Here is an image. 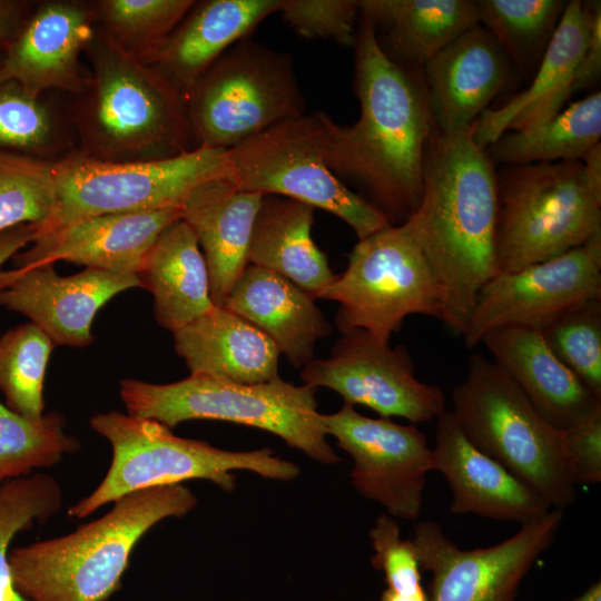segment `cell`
<instances>
[{"instance_id": "b9f144b4", "label": "cell", "mask_w": 601, "mask_h": 601, "mask_svg": "<svg viewBox=\"0 0 601 601\" xmlns=\"http://www.w3.org/2000/svg\"><path fill=\"white\" fill-rule=\"evenodd\" d=\"M569 472L574 485L601 482V415L563 432Z\"/></svg>"}, {"instance_id": "ba28073f", "label": "cell", "mask_w": 601, "mask_h": 601, "mask_svg": "<svg viewBox=\"0 0 601 601\" xmlns=\"http://www.w3.org/2000/svg\"><path fill=\"white\" fill-rule=\"evenodd\" d=\"M56 203L33 227L50 233L87 218L180 208L188 193L215 178H231L228 149L197 146L169 157L105 161L79 150L53 162Z\"/></svg>"}, {"instance_id": "7c38bea8", "label": "cell", "mask_w": 601, "mask_h": 601, "mask_svg": "<svg viewBox=\"0 0 601 601\" xmlns=\"http://www.w3.org/2000/svg\"><path fill=\"white\" fill-rule=\"evenodd\" d=\"M319 299L339 304L342 334L363 329L386 344L407 316L441 321L443 308L442 288L406 223L359 239Z\"/></svg>"}, {"instance_id": "f6af8a7d", "label": "cell", "mask_w": 601, "mask_h": 601, "mask_svg": "<svg viewBox=\"0 0 601 601\" xmlns=\"http://www.w3.org/2000/svg\"><path fill=\"white\" fill-rule=\"evenodd\" d=\"M35 229L31 225H21L0 233V267L33 239Z\"/></svg>"}, {"instance_id": "8992f818", "label": "cell", "mask_w": 601, "mask_h": 601, "mask_svg": "<svg viewBox=\"0 0 601 601\" xmlns=\"http://www.w3.org/2000/svg\"><path fill=\"white\" fill-rule=\"evenodd\" d=\"M90 426L110 443L112 457L98 486L69 508L68 514L75 519H83L129 493L189 480H207L230 492L236 486V470L280 481H292L299 474L296 464L276 456L269 447L221 450L176 436L156 421L117 411L93 415Z\"/></svg>"}, {"instance_id": "d4e9b609", "label": "cell", "mask_w": 601, "mask_h": 601, "mask_svg": "<svg viewBox=\"0 0 601 601\" xmlns=\"http://www.w3.org/2000/svg\"><path fill=\"white\" fill-rule=\"evenodd\" d=\"M221 307L263 332L296 368L311 362L316 343L333 332L312 296L285 277L252 264Z\"/></svg>"}, {"instance_id": "e0dca14e", "label": "cell", "mask_w": 601, "mask_h": 601, "mask_svg": "<svg viewBox=\"0 0 601 601\" xmlns=\"http://www.w3.org/2000/svg\"><path fill=\"white\" fill-rule=\"evenodd\" d=\"M142 287L138 275L86 268L59 276L53 264L0 270V306L31 319L53 344L83 347L97 312L114 296Z\"/></svg>"}, {"instance_id": "ac0fdd59", "label": "cell", "mask_w": 601, "mask_h": 601, "mask_svg": "<svg viewBox=\"0 0 601 601\" xmlns=\"http://www.w3.org/2000/svg\"><path fill=\"white\" fill-rule=\"evenodd\" d=\"M95 29L93 3L40 2L3 50L0 82L13 81L38 98L52 89L80 95L90 81L82 72L80 56Z\"/></svg>"}, {"instance_id": "4316f807", "label": "cell", "mask_w": 601, "mask_h": 601, "mask_svg": "<svg viewBox=\"0 0 601 601\" xmlns=\"http://www.w3.org/2000/svg\"><path fill=\"white\" fill-rule=\"evenodd\" d=\"M173 335L175 351L190 374L239 384L266 383L279 376L277 346L225 307L214 306Z\"/></svg>"}, {"instance_id": "5bb4252c", "label": "cell", "mask_w": 601, "mask_h": 601, "mask_svg": "<svg viewBox=\"0 0 601 601\" xmlns=\"http://www.w3.org/2000/svg\"><path fill=\"white\" fill-rule=\"evenodd\" d=\"M300 378L311 387H327L345 404L364 405L382 417H403L412 424L430 422L446 411L437 385L421 382L403 345L391 347L363 329L342 334L327 358L302 367Z\"/></svg>"}, {"instance_id": "836d02e7", "label": "cell", "mask_w": 601, "mask_h": 601, "mask_svg": "<svg viewBox=\"0 0 601 601\" xmlns=\"http://www.w3.org/2000/svg\"><path fill=\"white\" fill-rule=\"evenodd\" d=\"M193 0H99L96 26L122 50L151 65Z\"/></svg>"}, {"instance_id": "f1b7e54d", "label": "cell", "mask_w": 601, "mask_h": 601, "mask_svg": "<svg viewBox=\"0 0 601 601\" xmlns=\"http://www.w3.org/2000/svg\"><path fill=\"white\" fill-rule=\"evenodd\" d=\"M314 207L265 195L253 226L248 264L269 269L319 299L336 274L312 237Z\"/></svg>"}, {"instance_id": "d6986e66", "label": "cell", "mask_w": 601, "mask_h": 601, "mask_svg": "<svg viewBox=\"0 0 601 601\" xmlns=\"http://www.w3.org/2000/svg\"><path fill=\"white\" fill-rule=\"evenodd\" d=\"M512 67L501 45L480 23L441 49L421 68L435 129L469 130L506 87Z\"/></svg>"}, {"instance_id": "7bdbcfd3", "label": "cell", "mask_w": 601, "mask_h": 601, "mask_svg": "<svg viewBox=\"0 0 601 601\" xmlns=\"http://www.w3.org/2000/svg\"><path fill=\"white\" fill-rule=\"evenodd\" d=\"M588 9L587 42L575 70L572 95L593 88L601 77V1H585Z\"/></svg>"}, {"instance_id": "e575fe53", "label": "cell", "mask_w": 601, "mask_h": 601, "mask_svg": "<svg viewBox=\"0 0 601 601\" xmlns=\"http://www.w3.org/2000/svg\"><path fill=\"white\" fill-rule=\"evenodd\" d=\"M55 344L33 323L8 331L0 338V390L7 406L32 420L43 415V382Z\"/></svg>"}, {"instance_id": "5b68a950", "label": "cell", "mask_w": 601, "mask_h": 601, "mask_svg": "<svg viewBox=\"0 0 601 601\" xmlns=\"http://www.w3.org/2000/svg\"><path fill=\"white\" fill-rule=\"evenodd\" d=\"M315 393L314 387L295 385L279 376L259 384L203 374L168 384L134 378L120 382V397L131 416L156 421L169 430L189 420L252 426L279 436L319 463L335 464L341 459L326 441Z\"/></svg>"}, {"instance_id": "44dd1931", "label": "cell", "mask_w": 601, "mask_h": 601, "mask_svg": "<svg viewBox=\"0 0 601 601\" xmlns=\"http://www.w3.org/2000/svg\"><path fill=\"white\" fill-rule=\"evenodd\" d=\"M181 218L180 208L108 214L36 236L13 258L17 268L66 260L87 268L138 275L158 235Z\"/></svg>"}, {"instance_id": "277c9868", "label": "cell", "mask_w": 601, "mask_h": 601, "mask_svg": "<svg viewBox=\"0 0 601 601\" xmlns=\"http://www.w3.org/2000/svg\"><path fill=\"white\" fill-rule=\"evenodd\" d=\"M85 52L92 72L72 111L81 154L134 161L189 149L185 96L156 67L122 50L97 26Z\"/></svg>"}, {"instance_id": "74e56055", "label": "cell", "mask_w": 601, "mask_h": 601, "mask_svg": "<svg viewBox=\"0 0 601 601\" xmlns=\"http://www.w3.org/2000/svg\"><path fill=\"white\" fill-rule=\"evenodd\" d=\"M539 331L552 353L601 397V298L569 307Z\"/></svg>"}, {"instance_id": "60d3db41", "label": "cell", "mask_w": 601, "mask_h": 601, "mask_svg": "<svg viewBox=\"0 0 601 601\" xmlns=\"http://www.w3.org/2000/svg\"><path fill=\"white\" fill-rule=\"evenodd\" d=\"M277 12L302 37L354 46L359 16L355 0H279Z\"/></svg>"}, {"instance_id": "7dc6e473", "label": "cell", "mask_w": 601, "mask_h": 601, "mask_svg": "<svg viewBox=\"0 0 601 601\" xmlns=\"http://www.w3.org/2000/svg\"><path fill=\"white\" fill-rule=\"evenodd\" d=\"M380 601H430V599L426 593L415 597H402L385 589L381 594Z\"/></svg>"}, {"instance_id": "cb8c5ba5", "label": "cell", "mask_w": 601, "mask_h": 601, "mask_svg": "<svg viewBox=\"0 0 601 601\" xmlns=\"http://www.w3.org/2000/svg\"><path fill=\"white\" fill-rule=\"evenodd\" d=\"M588 36L585 1L571 0L532 76V82L506 104L486 109L472 126L482 149L506 131L538 126L556 115L572 96V83Z\"/></svg>"}, {"instance_id": "d590c367", "label": "cell", "mask_w": 601, "mask_h": 601, "mask_svg": "<svg viewBox=\"0 0 601 601\" xmlns=\"http://www.w3.org/2000/svg\"><path fill=\"white\" fill-rule=\"evenodd\" d=\"M61 505V486L49 474L35 473L0 485V601H29L13 584L10 543L19 532L47 522Z\"/></svg>"}, {"instance_id": "6da1fadb", "label": "cell", "mask_w": 601, "mask_h": 601, "mask_svg": "<svg viewBox=\"0 0 601 601\" xmlns=\"http://www.w3.org/2000/svg\"><path fill=\"white\" fill-rule=\"evenodd\" d=\"M354 42V90L359 118L335 124L326 161L329 169L378 208L393 225L416 210L423 190V161L433 124L421 69L391 60L372 24L358 16Z\"/></svg>"}, {"instance_id": "9c48e42d", "label": "cell", "mask_w": 601, "mask_h": 601, "mask_svg": "<svg viewBox=\"0 0 601 601\" xmlns=\"http://www.w3.org/2000/svg\"><path fill=\"white\" fill-rule=\"evenodd\" d=\"M495 174L499 273L559 256L601 233V203L581 160L503 165Z\"/></svg>"}, {"instance_id": "d6a6232c", "label": "cell", "mask_w": 601, "mask_h": 601, "mask_svg": "<svg viewBox=\"0 0 601 601\" xmlns=\"http://www.w3.org/2000/svg\"><path fill=\"white\" fill-rule=\"evenodd\" d=\"M65 428L66 418L60 413L32 420L0 402V485L53 466L78 452L79 440Z\"/></svg>"}, {"instance_id": "3957f363", "label": "cell", "mask_w": 601, "mask_h": 601, "mask_svg": "<svg viewBox=\"0 0 601 601\" xmlns=\"http://www.w3.org/2000/svg\"><path fill=\"white\" fill-rule=\"evenodd\" d=\"M197 504L183 484L139 490L114 502L101 518L71 533L9 552L16 589L29 601H107L121 588L132 550L167 518Z\"/></svg>"}, {"instance_id": "2e32d148", "label": "cell", "mask_w": 601, "mask_h": 601, "mask_svg": "<svg viewBox=\"0 0 601 601\" xmlns=\"http://www.w3.org/2000/svg\"><path fill=\"white\" fill-rule=\"evenodd\" d=\"M323 418L327 434L353 459L351 479L357 492L393 518L417 520L426 476L433 471L425 434L414 424L364 416L345 403Z\"/></svg>"}, {"instance_id": "ab89813d", "label": "cell", "mask_w": 601, "mask_h": 601, "mask_svg": "<svg viewBox=\"0 0 601 601\" xmlns=\"http://www.w3.org/2000/svg\"><path fill=\"white\" fill-rule=\"evenodd\" d=\"M368 535L374 550L371 563L384 573L386 589L403 597L426 593L421 583L417 550L413 541L402 539L395 518L380 515Z\"/></svg>"}, {"instance_id": "f35d334b", "label": "cell", "mask_w": 601, "mask_h": 601, "mask_svg": "<svg viewBox=\"0 0 601 601\" xmlns=\"http://www.w3.org/2000/svg\"><path fill=\"white\" fill-rule=\"evenodd\" d=\"M57 145L56 120L40 97L0 82V150L42 158Z\"/></svg>"}, {"instance_id": "8fae6325", "label": "cell", "mask_w": 601, "mask_h": 601, "mask_svg": "<svg viewBox=\"0 0 601 601\" xmlns=\"http://www.w3.org/2000/svg\"><path fill=\"white\" fill-rule=\"evenodd\" d=\"M191 138L230 149L305 114L293 58L247 37L225 51L185 93Z\"/></svg>"}, {"instance_id": "484cf974", "label": "cell", "mask_w": 601, "mask_h": 601, "mask_svg": "<svg viewBox=\"0 0 601 601\" xmlns=\"http://www.w3.org/2000/svg\"><path fill=\"white\" fill-rule=\"evenodd\" d=\"M279 0L195 1L151 66L185 96L225 51L277 12Z\"/></svg>"}, {"instance_id": "83f0119b", "label": "cell", "mask_w": 601, "mask_h": 601, "mask_svg": "<svg viewBox=\"0 0 601 601\" xmlns=\"http://www.w3.org/2000/svg\"><path fill=\"white\" fill-rule=\"evenodd\" d=\"M358 11L383 52L414 69L479 23L474 0H363Z\"/></svg>"}, {"instance_id": "c3c4849f", "label": "cell", "mask_w": 601, "mask_h": 601, "mask_svg": "<svg viewBox=\"0 0 601 601\" xmlns=\"http://www.w3.org/2000/svg\"><path fill=\"white\" fill-rule=\"evenodd\" d=\"M572 601H601V582L597 581Z\"/></svg>"}, {"instance_id": "4fadbf2b", "label": "cell", "mask_w": 601, "mask_h": 601, "mask_svg": "<svg viewBox=\"0 0 601 601\" xmlns=\"http://www.w3.org/2000/svg\"><path fill=\"white\" fill-rule=\"evenodd\" d=\"M563 510L551 509L509 539L487 548L460 549L433 521L415 525L421 568L432 574L430 601H515L539 556L553 543Z\"/></svg>"}, {"instance_id": "7a4b0ae2", "label": "cell", "mask_w": 601, "mask_h": 601, "mask_svg": "<svg viewBox=\"0 0 601 601\" xmlns=\"http://www.w3.org/2000/svg\"><path fill=\"white\" fill-rule=\"evenodd\" d=\"M495 165L465 131L434 129L410 227L443 293L441 321L463 335L481 287L499 273Z\"/></svg>"}, {"instance_id": "4dcf8cb0", "label": "cell", "mask_w": 601, "mask_h": 601, "mask_svg": "<svg viewBox=\"0 0 601 601\" xmlns=\"http://www.w3.org/2000/svg\"><path fill=\"white\" fill-rule=\"evenodd\" d=\"M601 138V92L561 109L549 120L506 131L484 151L494 165L581 160Z\"/></svg>"}, {"instance_id": "9a60e30c", "label": "cell", "mask_w": 601, "mask_h": 601, "mask_svg": "<svg viewBox=\"0 0 601 601\" xmlns=\"http://www.w3.org/2000/svg\"><path fill=\"white\" fill-rule=\"evenodd\" d=\"M601 298V233L559 256L497 273L479 290L462 335L474 348L496 328L541 329L569 307Z\"/></svg>"}, {"instance_id": "ffe728a7", "label": "cell", "mask_w": 601, "mask_h": 601, "mask_svg": "<svg viewBox=\"0 0 601 601\" xmlns=\"http://www.w3.org/2000/svg\"><path fill=\"white\" fill-rule=\"evenodd\" d=\"M432 456L433 471L443 474L452 492L453 514H476L522 525L553 509L539 493L479 450L451 411L436 418Z\"/></svg>"}, {"instance_id": "1f68e13d", "label": "cell", "mask_w": 601, "mask_h": 601, "mask_svg": "<svg viewBox=\"0 0 601 601\" xmlns=\"http://www.w3.org/2000/svg\"><path fill=\"white\" fill-rule=\"evenodd\" d=\"M569 1L474 0L477 21L501 45L512 66L532 78Z\"/></svg>"}, {"instance_id": "7402d4cb", "label": "cell", "mask_w": 601, "mask_h": 601, "mask_svg": "<svg viewBox=\"0 0 601 601\" xmlns=\"http://www.w3.org/2000/svg\"><path fill=\"white\" fill-rule=\"evenodd\" d=\"M480 344L558 431L566 432L601 415V397L552 353L539 329L501 327L486 333Z\"/></svg>"}, {"instance_id": "8d00e7d4", "label": "cell", "mask_w": 601, "mask_h": 601, "mask_svg": "<svg viewBox=\"0 0 601 601\" xmlns=\"http://www.w3.org/2000/svg\"><path fill=\"white\" fill-rule=\"evenodd\" d=\"M55 203L53 162L0 150V233L21 225L40 226Z\"/></svg>"}, {"instance_id": "f546056e", "label": "cell", "mask_w": 601, "mask_h": 601, "mask_svg": "<svg viewBox=\"0 0 601 601\" xmlns=\"http://www.w3.org/2000/svg\"><path fill=\"white\" fill-rule=\"evenodd\" d=\"M139 277L142 287L154 296L156 321L171 333L215 306L204 255L193 229L183 218L158 235Z\"/></svg>"}, {"instance_id": "603a6c76", "label": "cell", "mask_w": 601, "mask_h": 601, "mask_svg": "<svg viewBox=\"0 0 601 601\" xmlns=\"http://www.w3.org/2000/svg\"><path fill=\"white\" fill-rule=\"evenodd\" d=\"M263 197L239 189L231 178H215L193 188L180 206L181 218L203 249L215 306H223L248 265L253 226Z\"/></svg>"}, {"instance_id": "ee69618b", "label": "cell", "mask_w": 601, "mask_h": 601, "mask_svg": "<svg viewBox=\"0 0 601 601\" xmlns=\"http://www.w3.org/2000/svg\"><path fill=\"white\" fill-rule=\"evenodd\" d=\"M30 13V4L21 0H0V50L14 38Z\"/></svg>"}, {"instance_id": "52a82bcc", "label": "cell", "mask_w": 601, "mask_h": 601, "mask_svg": "<svg viewBox=\"0 0 601 601\" xmlns=\"http://www.w3.org/2000/svg\"><path fill=\"white\" fill-rule=\"evenodd\" d=\"M452 414L465 436L553 509L571 505V480L563 432L551 426L509 375L482 354L471 356L467 372L451 394Z\"/></svg>"}, {"instance_id": "bcb514c9", "label": "cell", "mask_w": 601, "mask_h": 601, "mask_svg": "<svg viewBox=\"0 0 601 601\" xmlns=\"http://www.w3.org/2000/svg\"><path fill=\"white\" fill-rule=\"evenodd\" d=\"M581 162L587 185L593 197L601 203V142L594 145Z\"/></svg>"}, {"instance_id": "30bf717a", "label": "cell", "mask_w": 601, "mask_h": 601, "mask_svg": "<svg viewBox=\"0 0 601 601\" xmlns=\"http://www.w3.org/2000/svg\"><path fill=\"white\" fill-rule=\"evenodd\" d=\"M334 126L324 112H305L242 141L228 149L231 180L245 191L328 211L359 240L393 224L329 169L326 156Z\"/></svg>"}]
</instances>
